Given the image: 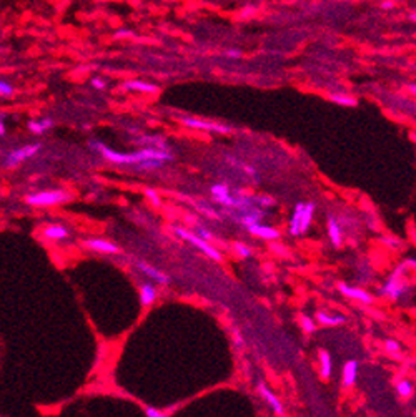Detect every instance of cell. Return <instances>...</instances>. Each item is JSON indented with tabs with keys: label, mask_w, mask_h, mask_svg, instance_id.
I'll list each match as a JSON object with an SVG mask.
<instances>
[{
	"label": "cell",
	"mask_w": 416,
	"mask_h": 417,
	"mask_svg": "<svg viewBox=\"0 0 416 417\" xmlns=\"http://www.w3.org/2000/svg\"><path fill=\"white\" fill-rule=\"evenodd\" d=\"M90 147L97 151V153L107 160L109 163L118 166H137L145 160H160L163 163H168L173 160V155L168 150H159V148H142L134 153H125V151H117L110 147H107L105 143L98 140H92Z\"/></svg>",
	"instance_id": "obj_1"
},
{
	"label": "cell",
	"mask_w": 416,
	"mask_h": 417,
	"mask_svg": "<svg viewBox=\"0 0 416 417\" xmlns=\"http://www.w3.org/2000/svg\"><path fill=\"white\" fill-rule=\"evenodd\" d=\"M70 200V194L64 189H50V191H37V193H30L27 194V201L29 205L32 206H55V205H62L67 203Z\"/></svg>",
	"instance_id": "obj_2"
},
{
	"label": "cell",
	"mask_w": 416,
	"mask_h": 417,
	"mask_svg": "<svg viewBox=\"0 0 416 417\" xmlns=\"http://www.w3.org/2000/svg\"><path fill=\"white\" fill-rule=\"evenodd\" d=\"M178 122L181 125H185L187 128L192 130H201V131H212V133L218 135H228L233 131L230 125L213 122V120H205V118H197V117H180Z\"/></svg>",
	"instance_id": "obj_3"
},
{
	"label": "cell",
	"mask_w": 416,
	"mask_h": 417,
	"mask_svg": "<svg viewBox=\"0 0 416 417\" xmlns=\"http://www.w3.org/2000/svg\"><path fill=\"white\" fill-rule=\"evenodd\" d=\"M40 150H42L40 143H27V145H22V147H18L15 150H10L4 158V166L5 168H17L25 160H30L32 156H35Z\"/></svg>",
	"instance_id": "obj_4"
},
{
	"label": "cell",
	"mask_w": 416,
	"mask_h": 417,
	"mask_svg": "<svg viewBox=\"0 0 416 417\" xmlns=\"http://www.w3.org/2000/svg\"><path fill=\"white\" fill-rule=\"evenodd\" d=\"M175 233H176V236H180L181 239H185V241H188L190 244H193L195 248H198L201 253H205V255L208 258H212V260H215V261H220L222 260V255L213 248V246L206 241V239L203 238H200L198 235H193V233L190 231H187L184 228H175Z\"/></svg>",
	"instance_id": "obj_5"
},
{
	"label": "cell",
	"mask_w": 416,
	"mask_h": 417,
	"mask_svg": "<svg viewBox=\"0 0 416 417\" xmlns=\"http://www.w3.org/2000/svg\"><path fill=\"white\" fill-rule=\"evenodd\" d=\"M84 244L88 249L95 253H102V255H118V253H120V248H118L115 243L109 241V239H102V238H87Z\"/></svg>",
	"instance_id": "obj_6"
},
{
	"label": "cell",
	"mask_w": 416,
	"mask_h": 417,
	"mask_svg": "<svg viewBox=\"0 0 416 417\" xmlns=\"http://www.w3.org/2000/svg\"><path fill=\"white\" fill-rule=\"evenodd\" d=\"M401 273H403V266L395 271L383 288V294L389 296L392 299H400L401 293L405 291V286H403V281H401Z\"/></svg>",
	"instance_id": "obj_7"
},
{
	"label": "cell",
	"mask_w": 416,
	"mask_h": 417,
	"mask_svg": "<svg viewBox=\"0 0 416 417\" xmlns=\"http://www.w3.org/2000/svg\"><path fill=\"white\" fill-rule=\"evenodd\" d=\"M134 266L138 269V271H142V273L148 277V280H153L157 283H162V284H168V276L165 273H162L160 269H157L153 268L152 264H148V263H145L142 260H138V258H135L134 260Z\"/></svg>",
	"instance_id": "obj_8"
},
{
	"label": "cell",
	"mask_w": 416,
	"mask_h": 417,
	"mask_svg": "<svg viewBox=\"0 0 416 417\" xmlns=\"http://www.w3.org/2000/svg\"><path fill=\"white\" fill-rule=\"evenodd\" d=\"M123 90L153 95V93H159L160 88H159V85H155V84H152V81H147V80H127V81H123Z\"/></svg>",
	"instance_id": "obj_9"
},
{
	"label": "cell",
	"mask_w": 416,
	"mask_h": 417,
	"mask_svg": "<svg viewBox=\"0 0 416 417\" xmlns=\"http://www.w3.org/2000/svg\"><path fill=\"white\" fill-rule=\"evenodd\" d=\"M258 393H260L263 399L268 402V406L272 407V410H273L276 415H281L283 412H285V409H283V404L280 402V399L267 386H265L263 382L258 384Z\"/></svg>",
	"instance_id": "obj_10"
},
{
	"label": "cell",
	"mask_w": 416,
	"mask_h": 417,
	"mask_svg": "<svg viewBox=\"0 0 416 417\" xmlns=\"http://www.w3.org/2000/svg\"><path fill=\"white\" fill-rule=\"evenodd\" d=\"M340 291H342L346 296V298L356 299V301H360V302H365V304H371V302H373L371 294L365 291V289L351 288V286H346V284H340Z\"/></svg>",
	"instance_id": "obj_11"
},
{
	"label": "cell",
	"mask_w": 416,
	"mask_h": 417,
	"mask_svg": "<svg viewBox=\"0 0 416 417\" xmlns=\"http://www.w3.org/2000/svg\"><path fill=\"white\" fill-rule=\"evenodd\" d=\"M137 143L143 148H159V150H168V143L165 142V138H162L160 135H147L143 133L142 136L137 138Z\"/></svg>",
	"instance_id": "obj_12"
},
{
	"label": "cell",
	"mask_w": 416,
	"mask_h": 417,
	"mask_svg": "<svg viewBox=\"0 0 416 417\" xmlns=\"http://www.w3.org/2000/svg\"><path fill=\"white\" fill-rule=\"evenodd\" d=\"M247 230L251 233V235H255L262 239H276L280 236V231L275 230L273 226H267V225H260V223L250 225V226H247Z\"/></svg>",
	"instance_id": "obj_13"
},
{
	"label": "cell",
	"mask_w": 416,
	"mask_h": 417,
	"mask_svg": "<svg viewBox=\"0 0 416 417\" xmlns=\"http://www.w3.org/2000/svg\"><path fill=\"white\" fill-rule=\"evenodd\" d=\"M54 126V120L48 117H42V118H34L27 123V128L32 135H43Z\"/></svg>",
	"instance_id": "obj_14"
},
{
	"label": "cell",
	"mask_w": 416,
	"mask_h": 417,
	"mask_svg": "<svg viewBox=\"0 0 416 417\" xmlns=\"http://www.w3.org/2000/svg\"><path fill=\"white\" fill-rule=\"evenodd\" d=\"M68 235H70V233L62 225H50L43 230V236L50 239V241H64V239L68 238Z\"/></svg>",
	"instance_id": "obj_15"
},
{
	"label": "cell",
	"mask_w": 416,
	"mask_h": 417,
	"mask_svg": "<svg viewBox=\"0 0 416 417\" xmlns=\"http://www.w3.org/2000/svg\"><path fill=\"white\" fill-rule=\"evenodd\" d=\"M356 376H358V363L355 359H351V361H348L343 366V386L351 387L353 384L356 382Z\"/></svg>",
	"instance_id": "obj_16"
},
{
	"label": "cell",
	"mask_w": 416,
	"mask_h": 417,
	"mask_svg": "<svg viewBox=\"0 0 416 417\" xmlns=\"http://www.w3.org/2000/svg\"><path fill=\"white\" fill-rule=\"evenodd\" d=\"M157 299V289L153 284L150 283H143L140 286V301L143 306H150L153 304Z\"/></svg>",
	"instance_id": "obj_17"
},
{
	"label": "cell",
	"mask_w": 416,
	"mask_h": 417,
	"mask_svg": "<svg viewBox=\"0 0 416 417\" xmlns=\"http://www.w3.org/2000/svg\"><path fill=\"white\" fill-rule=\"evenodd\" d=\"M313 213H315V205L313 203H305L303 211H301V223H300V235L308 231L313 219Z\"/></svg>",
	"instance_id": "obj_18"
},
{
	"label": "cell",
	"mask_w": 416,
	"mask_h": 417,
	"mask_svg": "<svg viewBox=\"0 0 416 417\" xmlns=\"http://www.w3.org/2000/svg\"><path fill=\"white\" fill-rule=\"evenodd\" d=\"M330 100L333 103H336L340 106H348V108H353V106L358 105V100L350 93H331Z\"/></svg>",
	"instance_id": "obj_19"
},
{
	"label": "cell",
	"mask_w": 416,
	"mask_h": 417,
	"mask_svg": "<svg viewBox=\"0 0 416 417\" xmlns=\"http://www.w3.org/2000/svg\"><path fill=\"white\" fill-rule=\"evenodd\" d=\"M303 206H305V203L296 205L293 210V214H292V219H290V233H292L293 236L300 235V223H301V211H303Z\"/></svg>",
	"instance_id": "obj_20"
},
{
	"label": "cell",
	"mask_w": 416,
	"mask_h": 417,
	"mask_svg": "<svg viewBox=\"0 0 416 417\" xmlns=\"http://www.w3.org/2000/svg\"><path fill=\"white\" fill-rule=\"evenodd\" d=\"M320 374L323 379H328L331 374V357L325 349L320 351Z\"/></svg>",
	"instance_id": "obj_21"
},
{
	"label": "cell",
	"mask_w": 416,
	"mask_h": 417,
	"mask_svg": "<svg viewBox=\"0 0 416 417\" xmlns=\"http://www.w3.org/2000/svg\"><path fill=\"white\" fill-rule=\"evenodd\" d=\"M328 235L333 246L342 244V231H340V226L336 223V219L333 216H328Z\"/></svg>",
	"instance_id": "obj_22"
},
{
	"label": "cell",
	"mask_w": 416,
	"mask_h": 417,
	"mask_svg": "<svg viewBox=\"0 0 416 417\" xmlns=\"http://www.w3.org/2000/svg\"><path fill=\"white\" fill-rule=\"evenodd\" d=\"M317 319L320 321V324H325V326H338V324L345 323L343 316H328L325 313H318Z\"/></svg>",
	"instance_id": "obj_23"
},
{
	"label": "cell",
	"mask_w": 416,
	"mask_h": 417,
	"mask_svg": "<svg viewBox=\"0 0 416 417\" xmlns=\"http://www.w3.org/2000/svg\"><path fill=\"white\" fill-rule=\"evenodd\" d=\"M163 165H165V163L160 160H145L140 165H137L135 170H138V172H153V170H159Z\"/></svg>",
	"instance_id": "obj_24"
},
{
	"label": "cell",
	"mask_w": 416,
	"mask_h": 417,
	"mask_svg": "<svg viewBox=\"0 0 416 417\" xmlns=\"http://www.w3.org/2000/svg\"><path fill=\"white\" fill-rule=\"evenodd\" d=\"M396 393L406 399V397L413 394V384L409 381H400L398 384H396Z\"/></svg>",
	"instance_id": "obj_25"
},
{
	"label": "cell",
	"mask_w": 416,
	"mask_h": 417,
	"mask_svg": "<svg viewBox=\"0 0 416 417\" xmlns=\"http://www.w3.org/2000/svg\"><path fill=\"white\" fill-rule=\"evenodd\" d=\"M15 93V87L10 81L0 78V98H9Z\"/></svg>",
	"instance_id": "obj_26"
},
{
	"label": "cell",
	"mask_w": 416,
	"mask_h": 417,
	"mask_svg": "<svg viewBox=\"0 0 416 417\" xmlns=\"http://www.w3.org/2000/svg\"><path fill=\"white\" fill-rule=\"evenodd\" d=\"M212 194H213V200L215 198H222V197H226V194H230V189L226 185H222V183H217V185L212 186Z\"/></svg>",
	"instance_id": "obj_27"
},
{
	"label": "cell",
	"mask_w": 416,
	"mask_h": 417,
	"mask_svg": "<svg viewBox=\"0 0 416 417\" xmlns=\"http://www.w3.org/2000/svg\"><path fill=\"white\" fill-rule=\"evenodd\" d=\"M92 87L95 88V90H98V92H103L107 87H109V84H107V80H103L102 77H93L92 78Z\"/></svg>",
	"instance_id": "obj_28"
},
{
	"label": "cell",
	"mask_w": 416,
	"mask_h": 417,
	"mask_svg": "<svg viewBox=\"0 0 416 417\" xmlns=\"http://www.w3.org/2000/svg\"><path fill=\"white\" fill-rule=\"evenodd\" d=\"M301 326H303V329L306 332H313L315 331V323L311 318H308V316H301Z\"/></svg>",
	"instance_id": "obj_29"
},
{
	"label": "cell",
	"mask_w": 416,
	"mask_h": 417,
	"mask_svg": "<svg viewBox=\"0 0 416 417\" xmlns=\"http://www.w3.org/2000/svg\"><path fill=\"white\" fill-rule=\"evenodd\" d=\"M132 37H134V32L128 29H120L118 32H115V39L123 40V39H132Z\"/></svg>",
	"instance_id": "obj_30"
},
{
	"label": "cell",
	"mask_w": 416,
	"mask_h": 417,
	"mask_svg": "<svg viewBox=\"0 0 416 417\" xmlns=\"http://www.w3.org/2000/svg\"><path fill=\"white\" fill-rule=\"evenodd\" d=\"M384 347H386V351H389V352H398L400 351V344L393 339L384 341Z\"/></svg>",
	"instance_id": "obj_31"
},
{
	"label": "cell",
	"mask_w": 416,
	"mask_h": 417,
	"mask_svg": "<svg viewBox=\"0 0 416 417\" xmlns=\"http://www.w3.org/2000/svg\"><path fill=\"white\" fill-rule=\"evenodd\" d=\"M147 417H168L163 410H159V409H155V407H147Z\"/></svg>",
	"instance_id": "obj_32"
},
{
	"label": "cell",
	"mask_w": 416,
	"mask_h": 417,
	"mask_svg": "<svg viewBox=\"0 0 416 417\" xmlns=\"http://www.w3.org/2000/svg\"><path fill=\"white\" fill-rule=\"evenodd\" d=\"M225 57H228V59H242V50H237V48H230V50H226V52H223Z\"/></svg>",
	"instance_id": "obj_33"
},
{
	"label": "cell",
	"mask_w": 416,
	"mask_h": 417,
	"mask_svg": "<svg viewBox=\"0 0 416 417\" xmlns=\"http://www.w3.org/2000/svg\"><path fill=\"white\" fill-rule=\"evenodd\" d=\"M235 249H237V253L240 256H243V258H247V256H250V249L247 248V246L245 244H235Z\"/></svg>",
	"instance_id": "obj_34"
},
{
	"label": "cell",
	"mask_w": 416,
	"mask_h": 417,
	"mask_svg": "<svg viewBox=\"0 0 416 417\" xmlns=\"http://www.w3.org/2000/svg\"><path fill=\"white\" fill-rule=\"evenodd\" d=\"M197 233H198V236H200V238L206 239V241H210V239H213L212 233H208L205 228H201V226H197Z\"/></svg>",
	"instance_id": "obj_35"
},
{
	"label": "cell",
	"mask_w": 416,
	"mask_h": 417,
	"mask_svg": "<svg viewBox=\"0 0 416 417\" xmlns=\"http://www.w3.org/2000/svg\"><path fill=\"white\" fill-rule=\"evenodd\" d=\"M145 194H147V197L150 198V201H152V203H155V205L159 203L160 198H159V194H157L155 189H147V191H145Z\"/></svg>",
	"instance_id": "obj_36"
},
{
	"label": "cell",
	"mask_w": 416,
	"mask_h": 417,
	"mask_svg": "<svg viewBox=\"0 0 416 417\" xmlns=\"http://www.w3.org/2000/svg\"><path fill=\"white\" fill-rule=\"evenodd\" d=\"M395 5H396V4L393 2V0H383L380 7H381L383 10H392V9H395Z\"/></svg>",
	"instance_id": "obj_37"
},
{
	"label": "cell",
	"mask_w": 416,
	"mask_h": 417,
	"mask_svg": "<svg viewBox=\"0 0 416 417\" xmlns=\"http://www.w3.org/2000/svg\"><path fill=\"white\" fill-rule=\"evenodd\" d=\"M253 12H255V9H253V7H245V9L242 10V14H240V17H243V18H247V17H250V15H253Z\"/></svg>",
	"instance_id": "obj_38"
},
{
	"label": "cell",
	"mask_w": 416,
	"mask_h": 417,
	"mask_svg": "<svg viewBox=\"0 0 416 417\" xmlns=\"http://www.w3.org/2000/svg\"><path fill=\"white\" fill-rule=\"evenodd\" d=\"M5 135H7V126H5L4 120H0V136H5Z\"/></svg>",
	"instance_id": "obj_39"
},
{
	"label": "cell",
	"mask_w": 416,
	"mask_h": 417,
	"mask_svg": "<svg viewBox=\"0 0 416 417\" xmlns=\"http://www.w3.org/2000/svg\"><path fill=\"white\" fill-rule=\"evenodd\" d=\"M409 92H411L414 97H416V84H413V85H409Z\"/></svg>",
	"instance_id": "obj_40"
},
{
	"label": "cell",
	"mask_w": 416,
	"mask_h": 417,
	"mask_svg": "<svg viewBox=\"0 0 416 417\" xmlns=\"http://www.w3.org/2000/svg\"><path fill=\"white\" fill-rule=\"evenodd\" d=\"M409 20L416 22V10H414V12H411V14H409Z\"/></svg>",
	"instance_id": "obj_41"
},
{
	"label": "cell",
	"mask_w": 416,
	"mask_h": 417,
	"mask_svg": "<svg viewBox=\"0 0 416 417\" xmlns=\"http://www.w3.org/2000/svg\"><path fill=\"white\" fill-rule=\"evenodd\" d=\"M393 2L396 4V2H403V0H393Z\"/></svg>",
	"instance_id": "obj_42"
},
{
	"label": "cell",
	"mask_w": 416,
	"mask_h": 417,
	"mask_svg": "<svg viewBox=\"0 0 416 417\" xmlns=\"http://www.w3.org/2000/svg\"><path fill=\"white\" fill-rule=\"evenodd\" d=\"M411 264H414V266H416V261H411Z\"/></svg>",
	"instance_id": "obj_43"
},
{
	"label": "cell",
	"mask_w": 416,
	"mask_h": 417,
	"mask_svg": "<svg viewBox=\"0 0 416 417\" xmlns=\"http://www.w3.org/2000/svg\"><path fill=\"white\" fill-rule=\"evenodd\" d=\"M413 140H414V142H416V135H414V136H413Z\"/></svg>",
	"instance_id": "obj_44"
}]
</instances>
